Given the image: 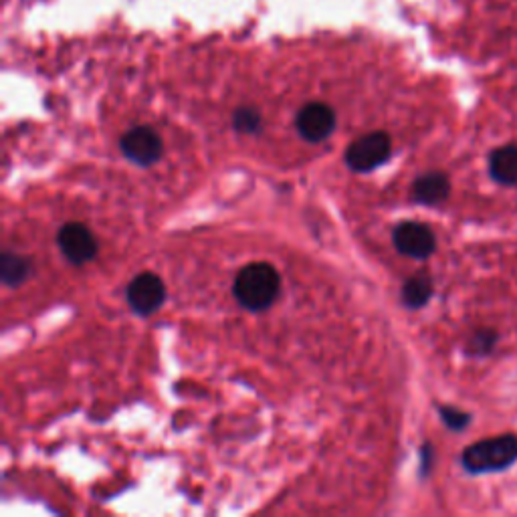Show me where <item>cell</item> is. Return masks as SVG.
<instances>
[{
	"instance_id": "1",
	"label": "cell",
	"mask_w": 517,
	"mask_h": 517,
	"mask_svg": "<svg viewBox=\"0 0 517 517\" xmlns=\"http://www.w3.org/2000/svg\"><path fill=\"white\" fill-rule=\"evenodd\" d=\"M279 287V273L269 263H251L239 271L233 293L243 307L251 312H263L277 299Z\"/></svg>"
},
{
	"instance_id": "2",
	"label": "cell",
	"mask_w": 517,
	"mask_h": 517,
	"mask_svg": "<svg viewBox=\"0 0 517 517\" xmlns=\"http://www.w3.org/2000/svg\"><path fill=\"white\" fill-rule=\"evenodd\" d=\"M515 459H517V437L501 435L467 447L463 453V467L469 473H491V471L507 469Z\"/></svg>"
},
{
	"instance_id": "3",
	"label": "cell",
	"mask_w": 517,
	"mask_h": 517,
	"mask_svg": "<svg viewBox=\"0 0 517 517\" xmlns=\"http://www.w3.org/2000/svg\"><path fill=\"white\" fill-rule=\"evenodd\" d=\"M392 152L390 136L374 132L358 138L346 152V164L356 172H372L382 166Z\"/></svg>"
},
{
	"instance_id": "4",
	"label": "cell",
	"mask_w": 517,
	"mask_h": 517,
	"mask_svg": "<svg viewBox=\"0 0 517 517\" xmlns=\"http://www.w3.org/2000/svg\"><path fill=\"white\" fill-rule=\"evenodd\" d=\"M295 126L301 138H305L307 142H324L332 136L336 128V114L328 103H307V106L299 110Z\"/></svg>"
},
{
	"instance_id": "5",
	"label": "cell",
	"mask_w": 517,
	"mask_h": 517,
	"mask_svg": "<svg viewBox=\"0 0 517 517\" xmlns=\"http://www.w3.org/2000/svg\"><path fill=\"white\" fill-rule=\"evenodd\" d=\"M392 241L402 255L412 259H427L437 247L435 233L427 225L415 221L400 223L392 233Z\"/></svg>"
},
{
	"instance_id": "6",
	"label": "cell",
	"mask_w": 517,
	"mask_h": 517,
	"mask_svg": "<svg viewBox=\"0 0 517 517\" xmlns=\"http://www.w3.org/2000/svg\"><path fill=\"white\" fill-rule=\"evenodd\" d=\"M166 299L164 283L154 273H140L128 285V303L140 316H150L158 312Z\"/></svg>"
},
{
	"instance_id": "7",
	"label": "cell",
	"mask_w": 517,
	"mask_h": 517,
	"mask_svg": "<svg viewBox=\"0 0 517 517\" xmlns=\"http://www.w3.org/2000/svg\"><path fill=\"white\" fill-rule=\"evenodd\" d=\"M120 146L124 156L140 166H152L160 160L164 150L160 136L148 126H138L126 132Z\"/></svg>"
},
{
	"instance_id": "8",
	"label": "cell",
	"mask_w": 517,
	"mask_h": 517,
	"mask_svg": "<svg viewBox=\"0 0 517 517\" xmlns=\"http://www.w3.org/2000/svg\"><path fill=\"white\" fill-rule=\"evenodd\" d=\"M57 243L61 247V253L75 265L87 263L97 253V241L93 233L81 225V223H69L59 231Z\"/></svg>"
},
{
	"instance_id": "9",
	"label": "cell",
	"mask_w": 517,
	"mask_h": 517,
	"mask_svg": "<svg viewBox=\"0 0 517 517\" xmlns=\"http://www.w3.org/2000/svg\"><path fill=\"white\" fill-rule=\"evenodd\" d=\"M451 192V182L443 172H427L417 178L412 194L423 204H439Z\"/></svg>"
},
{
	"instance_id": "10",
	"label": "cell",
	"mask_w": 517,
	"mask_h": 517,
	"mask_svg": "<svg viewBox=\"0 0 517 517\" xmlns=\"http://www.w3.org/2000/svg\"><path fill=\"white\" fill-rule=\"evenodd\" d=\"M489 172L499 184H517V146H503L495 150L489 158Z\"/></svg>"
},
{
	"instance_id": "11",
	"label": "cell",
	"mask_w": 517,
	"mask_h": 517,
	"mask_svg": "<svg viewBox=\"0 0 517 517\" xmlns=\"http://www.w3.org/2000/svg\"><path fill=\"white\" fill-rule=\"evenodd\" d=\"M431 295H433V281L425 273L410 277L402 287V301L410 309L423 307L431 299Z\"/></svg>"
},
{
	"instance_id": "12",
	"label": "cell",
	"mask_w": 517,
	"mask_h": 517,
	"mask_svg": "<svg viewBox=\"0 0 517 517\" xmlns=\"http://www.w3.org/2000/svg\"><path fill=\"white\" fill-rule=\"evenodd\" d=\"M31 273V263L25 257H19L15 253H5L0 257V277H3L5 285L17 287L21 285Z\"/></svg>"
},
{
	"instance_id": "13",
	"label": "cell",
	"mask_w": 517,
	"mask_h": 517,
	"mask_svg": "<svg viewBox=\"0 0 517 517\" xmlns=\"http://www.w3.org/2000/svg\"><path fill=\"white\" fill-rule=\"evenodd\" d=\"M235 128L245 134H253L261 128V116L253 108H241L235 114Z\"/></svg>"
},
{
	"instance_id": "14",
	"label": "cell",
	"mask_w": 517,
	"mask_h": 517,
	"mask_svg": "<svg viewBox=\"0 0 517 517\" xmlns=\"http://www.w3.org/2000/svg\"><path fill=\"white\" fill-rule=\"evenodd\" d=\"M441 417H443L445 425L451 427V429H455V431L465 429L467 423H469V417L465 415V412H461L459 408H451V406L441 408Z\"/></svg>"
},
{
	"instance_id": "15",
	"label": "cell",
	"mask_w": 517,
	"mask_h": 517,
	"mask_svg": "<svg viewBox=\"0 0 517 517\" xmlns=\"http://www.w3.org/2000/svg\"><path fill=\"white\" fill-rule=\"evenodd\" d=\"M473 344H475V350L481 354V352H489L493 346H495V334L493 332H479L475 338H473Z\"/></svg>"
}]
</instances>
